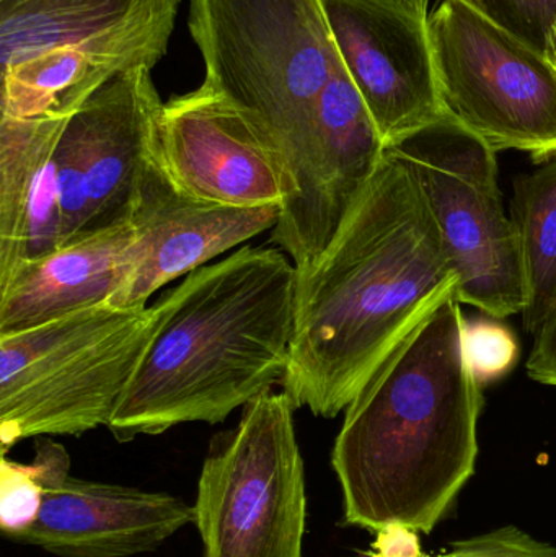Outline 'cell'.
<instances>
[{"label":"cell","mask_w":556,"mask_h":557,"mask_svg":"<svg viewBox=\"0 0 556 557\" xmlns=\"http://www.w3.org/2000/svg\"><path fill=\"white\" fill-rule=\"evenodd\" d=\"M385 147L343 61L322 95L316 139L297 193L271 231L296 270L312 264L378 172Z\"/></svg>","instance_id":"obj_15"},{"label":"cell","mask_w":556,"mask_h":557,"mask_svg":"<svg viewBox=\"0 0 556 557\" xmlns=\"http://www.w3.org/2000/svg\"><path fill=\"white\" fill-rule=\"evenodd\" d=\"M280 215V205L238 208L202 201L183 191L163 166L156 137L140 166L127 218L133 240L126 277L108 304L146 308L163 285L273 231Z\"/></svg>","instance_id":"obj_13"},{"label":"cell","mask_w":556,"mask_h":557,"mask_svg":"<svg viewBox=\"0 0 556 557\" xmlns=\"http://www.w3.org/2000/svg\"><path fill=\"white\" fill-rule=\"evenodd\" d=\"M415 2H420L424 3V5H428V2H430V0H415Z\"/></svg>","instance_id":"obj_26"},{"label":"cell","mask_w":556,"mask_h":557,"mask_svg":"<svg viewBox=\"0 0 556 557\" xmlns=\"http://www.w3.org/2000/svg\"><path fill=\"white\" fill-rule=\"evenodd\" d=\"M202 84L234 103L299 185L342 58L319 0H191Z\"/></svg>","instance_id":"obj_4"},{"label":"cell","mask_w":556,"mask_h":557,"mask_svg":"<svg viewBox=\"0 0 556 557\" xmlns=\"http://www.w3.org/2000/svg\"><path fill=\"white\" fill-rule=\"evenodd\" d=\"M457 287L417 176L385 150L329 247L297 270L296 323L281 389L294 408L336 418Z\"/></svg>","instance_id":"obj_1"},{"label":"cell","mask_w":556,"mask_h":557,"mask_svg":"<svg viewBox=\"0 0 556 557\" xmlns=\"http://www.w3.org/2000/svg\"><path fill=\"white\" fill-rule=\"evenodd\" d=\"M545 55L556 0H460Z\"/></svg>","instance_id":"obj_20"},{"label":"cell","mask_w":556,"mask_h":557,"mask_svg":"<svg viewBox=\"0 0 556 557\" xmlns=\"http://www.w3.org/2000/svg\"><path fill=\"white\" fill-rule=\"evenodd\" d=\"M528 375L542 385L556 386V305L544 326L534 334Z\"/></svg>","instance_id":"obj_23"},{"label":"cell","mask_w":556,"mask_h":557,"mask_svg":"<svg viewBox=\"0 0 556 557\" xmlns=\"http://www.w3.org/2000/svg\"><path fill=\"white\" fill-rule=\"evenodd\" d=\"M450 546L443 555L428 557H556L555 546L539 542L518 527H503Z\"/></svg>","instance_id":"obj_22"},{"label":"cell","mask_w":556,"mask_h":557,"mask_svg":"<svg viewBox=\"0 0 556 557\" xmlns=\"http://www.w3.org/2000/svg\"><path fill=\"white\" fill-rule=\"evenodd\" d=\"M319 2L336 51L385 147L446 116L428 5L415 0Z\"/></svg>","instance_id":"obj_11"},{"label":"cell","mask_w":556,"mask_h":557,"mask_svg":"<svg viewBox=\"0 0 556 557\" xmlns=\"http://www.w3.org/2000/svg\"><path fill=\"white\" fill-rule=\"evenodd\" d=\"M32 467L41 504L35 520L12 542L49 555H146L193 523V507L172 494L72 476L67 450L51 437L35 438Z\"/></svg>","instance_id":"obj_12"},{"label":"cell","mask_w":556,"mask_h":557,"mask_svg":"<svg viewBox=\"0 0 556 557\" xmlns=\"http://www.w3.org/2000/svg\"><path fill=\"white\" fill-rule=\"evenodd\" d=\"M545 58H547L556 69V20L554 25L551 26V29H548L547 45H545Z\"/></svg>","instance_id":"obj_25"},{"label":"cell","mask_w":556,"mask_h":557,"mask_svg":"<svg viewBox=\"0 0 556 557\" xmlns=\"http://www.w3.org/2000/svg\"><path fill=\"white\" fill-rule=\"evenodd\" d=\"M159 327L156 305L81 308L0 334V441L108 428Z\"/></svg>","instance_id":"obj_6"},{"label":"cell","mask_w":556,"mask_h":557,"mask_svg":"<svg viewBox=\"0 0 556 557\" xmlns=\"http://www.w3.org/2000/svg\"><path fill=\"white\" fill-rule=\"evenodd\" d=\"M182 0H0V117L67 121L169 51Z\"/></svg>","instance_id":"obj_5"},{"label":"cell","mask_w":556,"mask_h":557,"mask_svg":"<svg viewBox=\"0 0 556 557\" xmlns=\"http://www.w3.org/2000/svg\"><path fill=\"white\" fill-rule=\"evenodd\" d=\"M157 150L173 182L202 201L283 209L296 196L276 150L234 103L206 84L163 101Z\"/></svg>","instance_id":"obj_14"},{"label":"cell","mask_w":556,"mask_h":557,"mask_svg":"<svg viewBox=\"0 0 556 557\" xmlns=\"http://www.w3.org/2000/svg\"><path fill=\"white\" fill-rule=\"evenodd\" d=\"M361 557H428L421 552L418 533L401 527H388L378 532L371 552Z\"/></svg>","instance_id":"obj_24"},{"label":"cell","mask_w":556,"mask_h":557,"mask_svg":"<svg viewBox=\"0 0 556 557\" xmlns=\"http://www.w3.org/2000/svg\"><path fill=\"white\" fill-rule=\"evenodd\" d=\"M296 287L280 248L244 247L162 294L156 336L107 428L114 441L219 424L283 385Z\"/></svg>","instance_id":"obj_3"},{"label":"cell","mask_w":556,"mask_h":557,"mask_svg":"<svg viewBox=\"0 0 556 557\" xmlns=\"http://www.w3.org/2000/svg\"><path fill=\"white\" fill-rule=\"evenodd\" d=\"M41 504V486L32 463L9 461L3 455L0 490V525L12 540L35 520Z\"/></svg>","instance_id":"obj_21"},{"label":"cell","mask_w":556,"mask_h":557,"mask_svg":"<svg viewBox=\"0 0 556 557\" xmlns=\"http://www.w3.org/2000/svg\"><path fill=\"white\" fill-rule=\"evenodd\" d=\"M467 360L480 386L495 382L515 367L519 356L518 339L496 318H479L464 326Z\"/></svg>","instance_id":"obj_19"},{"label":"cell","mask_w":556,"mask_h":557,"mask_svg":"<svg viewBox=\"0 0 556 557\" xmlns=\"http://www.w3.org/2000/svg\"><path fill=\"white\" fill-rule=\"evenodd\" d=\"M464 326L454 288L345 409L332 467L346 525L430 535L475 473L483 396Z\"/></svg>","instance_id":"obj_2"},{"label":"cell","mask_w":556,"mask_h":557,"mask_svg":"<svg viewBox=\"0 0 556 557\" xmlns=\"http://www.w3.org/2000/svg\"><path fill=\"white\" fill-rule=\"evenodd\" d=\"M511 219L524 271V327L532 336L556 305V156L515 183Z\"/></svg>","instance_id":"obj_18"},{"label":"cell","mask_w":556,"mask_h":557,"mask_svg":"<svg viewBox=\"0 0 556 557\" xmlns=\"http://www.w3.org/2000/svg\"><path fill=\"white\" fill-rule=\"evenodd\" d=\"M444 113L498 150L556 156V69L460 0L430 15Z\"/></svg>","instance_id":"obj_9"},{"label":"cell","mask_w":556,"mask_h":557,"mask_svg":"<svg viewBox=\"0 0 556 557\" xmlns=\"http://www.w3.org/2000/svg\"><path fill=\"white\" fill-rule=\"evenodd\" d=\"M294 411L273 389L212 438L193 506L202 557H304L306 471Z\"/></svg>","instance_id":"obj_7"},{"label":"cell","mask_w":556,"mask_h":557,"mask_svg":"<svg viewBox=\"0 0 556 557\" xmlns=\"http://www.w3.org/2000/svg\"><path fill=\"white\" fill-rule=\"evenodd\" d=\"M163 101L152 71L98 88L65 123L55 149L64 244L127 222Z\"/></svg>","instance_id":"obj_10"},{"label":"cell","mask_w":556,"mask_h":557,"mask_svg":"<svg viewBox=\"0 0 556 557\" xmlns=\"http://www.w3.org/2000/svg\"><path fill=\"white\" fill-rule=\"evenodd\" d=\"M67 121L0 117V277L62 245L55 149Z\"/></svg>","instance_id":"obj_17"},{"label":"cell","mask_w":556,"mask_h":557,"mask_svg":"<svg viewBox=\"0 0 556 557\" xmlns=\"http://www.w3.org/2000/svg\"><path fill=\"white\" fill-rule=\"evenodd\" d=\"M417 176L440 227L460 304L503 320L524 311L518 231L506 214L496 152L450 116L395 146Z\"/></svg>","instance_id":"obj_8"},{"label":"cell","mask_w":556,"mask_h":557,"mask_svg":"<svg viewBox=\"0 0 556 557\" xmlns=\"http://www.w3.org/2000/svg\"><path fill=\"white\" fill-rule=\"evenodd\" d=\"M129 222L75 238L0 277V334L108 304L126 277Z\"/></svg>","instance_id":"obj_16"}]
</instances>
